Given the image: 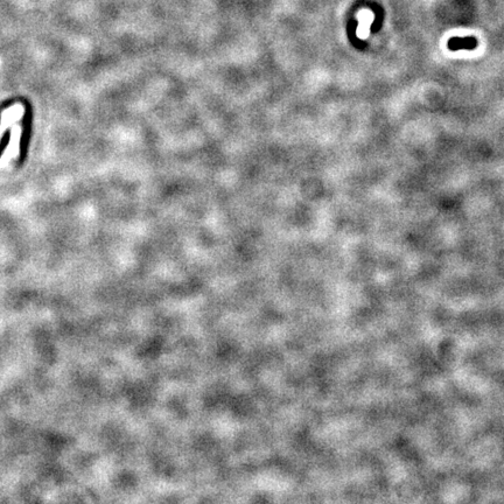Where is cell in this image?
<instances>
[{
	"mask_svg": "<svg viewBox=\"0 0 504 504\" xmlns=\"http://www.w3.org/2000/svg\"><path fill=\"white\" fill-rule=\"evenodd\" d=\"M358 20H360V26H358L357 29L358 38L367 39L370 33L369 27L373 23V20H375V15L368 10L361 11L360 13H358Z\"/></svg>",
	"mask_w": 504,
	"mask_h": 504,
	"instance_id": "1",
	"label": "cell"
},
{
	"mask_svg": "<svg viewBox=\"0 0 504 504\" xmlns=\"http://www.w3.org/2000/svg\"><path fill=\"white\" fill-rule=\"evenodd\" d=\"M478 41L474 38H454L448 42V48L451 50L461 49H475Z\"/></svg>",
	"mask_w": 504,
	"mask_h": 504,
	"instance_id": "2",
	"label": "cell"
}]
</instances>
